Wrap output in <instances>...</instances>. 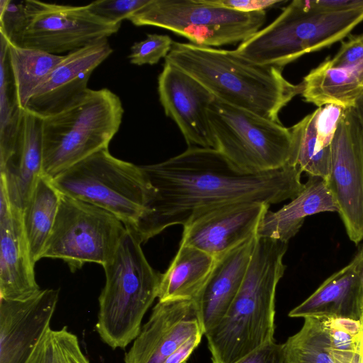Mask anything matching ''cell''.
<instances>
[{
    "label": "cell",
    "instance_id": "obj_1",
    "mask_svg": "<svg viewBox=\"0 0 363 363\" xmlns=\"http://www.w3.org/2000/svg\"><path fill=\"white\" fill-rule=\"evenodd\" d=\"M140 167L147 191L133 229L143 243L168 227L184 226L221 206L240 202L277 204L294 199L304 186L297 165L245 174L213 148L188 147L165 161Z\"/></svg>",
    "mask_w": 363,
    "mask_h": 363
},
{
    "label": "cell",
    "instance_id": "obj_2",
    "mask_svg": "<svg viewBox=\"0 0 363 363\" xmlns=\"http://www.w3.org/2000/svg\"><path fill=\"white\" fill-rule=\"evenodd\" d=\"M164 59L215 98L278 123L281 109L303 90L302 83L285 79L282 69L250 62L234 50L173 42Z\"/></svg>",
    "mask_w": 363,
    "mask_h": 363
},
{
    "label": "cell",
    "instance_id": "obj_3",
    "mask_svg": "<svg viewBox=\"0 0 363 363\" xmlns=\"http://www.w3.org/2000/svg\"><path fill=\"white\" fill-rule=\"evenodd\" d=\"M288 242L258 237L241 287L220 322L204 335L212 363H235L275 341V296Z\"/></svg>",
    "mask_w": 363,
    "mask_h": 363
},
{
    "label": "cell",
    "instance_id": "obj_4",
    "mask_svg": "<svg viewBox=\"0 0 363 363\" xmlns=\"http://www.w3.org/2000/svg\"><path fill=\"white\" fill-rule=\"evenodd\" d=\"M126 230L104 266L106 282L99 297L96 330L111 349H124L139 335L143 319L157 298L161 274L148 263L133 228Z\"/></svg>",
    "mask_w": 363,
    "mask_h": 363
},
{
    "label": "cell",
    "instance_id": "obj_5",
    "mask_svg": "<svg viewBox=\"0 0 363 363\" xmlns=\"http://www.w3.org/2000/svg\"><path fill=\"white\" fill-rule=\"evenodd\" d=\"M124 110L110 89H87L57 113L43 118L42 175L52 179L108 145Z\"/></svg>",
    "mask_w": 363,
    "mask_h": 363
},
{
    "label": "cell",
    "instance_id": "obj_6",
    "mask_svg": "<svg viewBox=\"0 0 363 363\" xmlns=\"http://www.w3.org/2000/svg\"><path fill=\"white\" fill-rule=\"evenodd\" d=\"M362 21L363 10L330 12L311 6L308 0H294L234 52L250 62L282 69L342 40Z\"/></svg>",
    "mask_w": 363,
    "mask_h": 363
},
{
    "label": "cell",
    "instance_id": "obj_7",
    "mask_svg": "<svg viewBox=\"0 0 363 363\" xmlns=\"http://www.w3.org/2000/svg\"><path fill=\"white\" fill-rule=\"evenodd\" d=\"M62 194L96 206L134 228L143 213L147 184L140 166L101 150L51 179Z\"/></svg>",
    "mask_w": 363,
    "mask_h": 363
},
{
    "label": "cell",
    "instance_id": "obj_8",
    "mask_svg": "<svg viewBox=\"0 0 363 363\" xmlns=\"http://www.w3.org/2000/svg\"><path fill=\"white\" fill-rule=\"evenodd\" d=\"M208 116L216 150L240 172L258 174L293 165L290 128L216 98Z\"/></svg>",
    "mask_w": 363,
    "mask_h": 363
},
{
    "label": "cell",
    "instance_id": "obj_9",
    "mask_svg": "<svg viewBox=\"0 0 363 363\" xmlns=\"http://www.w3.org/2000/svg\"><path fill=\"white\" fill-rule=\"evenodd\" d=\"M128 20L136 26L160 27L191 43L213 48L249 39L264 23L266 11L242 12L206 0H150Z\"/></svg>",
    "mask_w": 363,
    "mask_h": 363
},
{
    "label": "cell",
    "instance_id": "obj_10",
    "mask_svg": "<svg viewBox=\"0 0 363 363\" xmlns=\"http://www.w3.org/2000/svg\"><path fill=\"white\" fill-rule=\"evenodd\" d=\"M125 230L123 222L110 212L61 194L41 258L62 259L72 272L85 263L104 266L114 255Z\"/></svg>",
    "mask_w": 363,
    "mask_h": 363
},
{
    "label": "cell",
    "instance_id": "obj_11",
    "mask_svg": "<svg viewBox=\"0 0 363 363\" xmlns=\"http://www.w3.org/2000/svg\"><path fill=\"white\" fill-rule=\"evenodd\" d=\"M25 19L15 45L52 55L77 50L108 39L121 24L108 22L84 6L24 1Z\"/></svg>",
    "mask_w": 363,
    "mask_h": 363
},
{
    "label": "cell",
    "instance_id": "obj_12",
    "mask_svg": "<svg viewBox=\"0 0 363 363\" xmlns=\"http://www.w3.org/2000/svg\"><path fill=\"white\" fill-rule=\"evenodd\" d=\"M327 185L347 236L363 240V128L353 107L345 108L330 145Z\"/></svg>",
    "mask_w": 363,
    "mask_h": 363
},
{
    "label": "cell",
    "instance_id": "obj_13",
    "mask_svg": "<svg viewBox=\"0 0 363 363\" xmlns=\"http://www.w3.org/2000/svg\"><path fill=\"white\" fill-rule=\"evenodd\" d=\"M203 333L194 300L159 301L124 356V363H163L189 337Z\"/></svg>",
    "mask_w": 363,
    "mask_h": 363
},
{
    "label": "cell",
    "instance_id": "obj_14",
    "mask_svg": "<svg viewBox=\"0 0 363 363\" xmlns=\"http://www.w3.org/2000/svg\"><path fill=\"white\" fill-rule=\"evenodd\" d=\"M158 94L165 115L176 123L188 147L216 148L208 116L215 97L207 89L164 62L158 77Z\"/></svg>",
    "mask_w": 363,
    "mask_h": 363
},
{
    "label": "cell",
    "instance_id": "obj_15",
    "mask_svg": "<svg viewBox=\"0 0 363 363\" xmlns=\"http://www.w3.org/2000/svg\"><path fill=\"white\" fill-rule=\"evenodd\" d=\"M59 292L47 289L22 301L0 298V363H28L50 328Z\"/></svg>",
    "mask_w": 363,
    "mask_h": 363
},
{
    "label": "cell",
    "instance_id": "obj_16",
    "mask_svg": "<svg viewBox=\"0 0 363 363\" xmlns=\"http://www.w3.org/2000/svg\"><path fill=\"white\" fill-rule=\"evenodd\" d=\"M269 205L240 202L213 209L184 225L180 245L197 248L216 258L257 236Z\"/></svg>",
    "mask_w": 363,
    "mask_h": 363
},
{
    "label": "cell",
    "instance_id": "obj_17",
    "mask_svg": "<svg viewBox=\"0 0 363 363\" xmlns=\"http://www.w3.org/2000/svg\"><path fill=\"white\" fill-rule=\"evenodd\" d=\"M113 51L104 39L64 55L35 90L25 110L43 118L64 109L89 89L92 72Z\"/></svg>",
    "mask_w": 363,
    "mask_h": 363
},
{
    "label": "cell",
    "instance_id": "obj_18",
    "mask_svg": "<svg viewBox=\"0 0 363 363\" xmlns=\"http://www.w3.org/2000/svg\"><path fill=\"white\" fill-rule=\"evenodd\" d=\"M0 184V298L22 301L41 289L35 277L22 211L11 204Z\"/></svg>",
    "mask_w": 363,
    "mask_h": 363
},
{
    "label": "cell",
    "instance_id": "obj_19",
    "mask_svg": "<svg viewBox=\"0 0 363 363\" xmlns=\"http://www.w3.org/2000/svg\"><path fill=\"white\" fill-rule=\"evenodd\" d=\"M42 118L24 110L14 147L0 162V183L11 204L21 211L42 176Z\"/></svg>",
    "mask_w": 363,
    "mask_h": 363
},
{
    "label": "cell",
    "instance_id": "obj_20",
    "mask_svg": "<svg viewBox=\"0 0 363 363\" xmlns=\"http://www.w3.org/2000/svg\"><path fill=\"white\" fill-rule=\"evenodd\" d=\"M257 236L252 237L223 255L216 264L196 300L204 335L226 313L243 282Z\"/></svg>",
    "mask_w": 363,
    "mask_h": 363
},
{
    "label": "cell",
    "instance_id": "obj_21",
    "mask_svg": "<svg viewBox=\"0 0 363 363\" xmlns=\"http://www.w3.org/2000/svg\"><path fill=\"white\" fill-rule=\"evenodd\" d=\"M362 315L361 284L353 259L289 313L291 318L335 317L360 321Z\"/></svg>",
    "mask_w": 363,
    "mask_h": 363
},
{
    "label": "cell",
    "instance_id": "obj_22",
    "mask_svg": "<svg viewBox=\"0 0 363 363\" xmlns=\"http://www.w3.org/2000/svg\"><path fill=\"white\" fill-rule=\"evenodd\" d=\"M323 212H337V203L326 181L309 176L301 191L277 211H268L257 236L288 242L299 231L306 217Z\"/></svg>",
    "mask_w": 363,
    "mask_h": 363
},
{
    "label": "cell",
    "instance_id": "obj_23",
    "mask_svg": "<svg viewBox=\"0 0 363 363\" xmlns=\"http://www.w3.org/2000/svg\"><path fill=\"white\" fill-rule=\"evenodd\" d=\"M216 259L217 258L197 248L180 245L168 269L161 274L158 301H196Z\"/></svg>",
    "mask_w": 363,
    "mask_h": 363
},
{
    "label": "cell",
    "instance_id": "obj_24",
    "mask_svg": "<svg viewBox=\"0 0 363 363\" xmlns=\"http://www.w3.org/2000/svg\"><path fill=\"white\" fill-rule=\"evenodd\" d=\"M301 83V95L308 103L318 107L329 104L353 107L363 94V65L334 68L325 60L305 76Z\"/></svg>",
    "mask_w": 363,
    "mask_h": 363
},
{
    "label": "cell",
    "instance_id": "obj_25",
    "mask_svg": "<svg viewBox=\"0 0 363 363\" xmlns=\"http://www.w3.org/2000/svg\"><path fill=\"white\" fill-rule=\"evenodd\" d=\"M61 193L51 179L41 176L22 211L23 224L32 262L41 259L57 214Z\"/></svg>",
    "mask_w": 363,
    "mask_h": 363
},
{
    "label": "cell",
    "instance_id": "obj_26",
    "mask_svg": "<svg viewBox=\"0 0 363 363\" xmlns=\"http://www.w3.org/2000/svg\"><path fill=\"white\" fill-rule=\"evenodd\" d=\"M7 51L16 96L20 107L25 110L35 90L41 84L64 55L50 54L10 43Z\"/></svg>",
    "mask_w": 363,
    "mask_h": 363
},
{
    "label": "cell",
    "instance_id": "obj_27",
    "mask_svg": "<svg viewBox=\"0 0 363 363\" xmlns=\"http://www.w3.org/2000/svg\"><path fill=\"white\" fill-rule=\"evenodd\" d=\"M7 45V40L0 34V161L14 147L24 111L18 102Z\"/></svg>",
    "mask_w": 363,
    "mask_h": 363
},
{
    "label": "cell",
    "instance_id": "obj_28",
    "mask_svg": "<svg viewBox=\"0 0 363 363\" xmlns=\"http://www.w3.org/2000/svg\"><path fill=\"white\" fill-rule=\"evenodd\" d=\"M315 110L289 128L293 142L292 164L309 176L326 180L330 169V147L322 148L315 129Z\"/></svg>",
    "mask_w": 363,
    "mask_h": 363
},
{
    "label": "cell",
    "instance_id": "obj_29",
    "mask_svg": "<svg viewBox=\"0 0 363 363\" xmlns=\"http://www.w3.org/2000/svg\"><path fill=\"white\" fill-rule=\"evenodd\" d=\"M286 363H335L323 319L306 317L301 328L283 343Z\"/></svg>",
    "mask_w": 363,
    "mask_h": 363
},
{
    "label": "cell",
    "instance_id": "obj_30",
    "mask_svg": "<svg viewBox=\"0 0 363 363\" xmlns=\"http://www.w3.org/2000/svg\"><path fill=\"white\" fill-rule=\"evenodd\" d=\"M28 363H90L78 337L63 327L49 328L35 347Z\"/></svg>",
    "mask_w": 363,
    "mask_h": 363
},
{
    "label": "cell",
    "instance_id": "obj_31",
    "mask_svg": "<svg viewBox=\"0 0 363 363\" xmlns=\"http://www.w3.org/2000/svg\"><path fill=\"white\" fill-rule=\"evenodd\" d=\"M173 41L167 35L147 34L145 40L135 42L130 48V62L135 65H155L166 57Z\"/></svg>",
    "mask_w": 363,
    "mask_h": 363
},
{
    "label": "cell",
    "instance_id": "obj_32",
    "mask_svg": "<svg viewBox=\"0 0 363 363\" xmlns=\"http://www.w3.org/2000/svg\"><path fill=\"white\" fill-rule=\"evenodd\" d=\"M150 0H99L86 5L88 9L99 18L115 24L129 19Z\"/></svg>",
    "mask_w": 363,
    "mask_h": 363
},
{
    "label": "cell",
    "instance_id": "obj_33",
    "mask_svg": "<svg viewBox=\"0 0 363 363\" xmlns=\"http://www.w3.org/2000/svg\"><path fill=\"white\" fill-rule=\"evenodd\" d=\"M25 19L24 1L0 0V34L16 45Z\"/></svg>",
    "mask_w": 363,
    "mask_h": 363
},
{
    "label": "cell",
    "instance_id": "obj_34",
    "mask_svg": "<svg viewBox=\"0 0 363 363\" xmlns=\"http://www.w3.org/2000/svg\"><path fill=\"white\" fill-rule=\"evenodd\" d=\"M345 108L333 104L318 107L315 116V129L318 143L322 148H328L337 129Z\"/></svg>",
    "mask_w": 363,
    "mask_h": 363
},
{
    "label": "cell",
    "instance_id": "obj_35",
    "mask_svg": "<svg viewBox=\"0 0 363 363\" xmlns=\"http://www.w3.org/2000/svg\"><path fill=\"white\" fill-rule=\"evenodd\" d=\"M327 62L334 68H351L363 65V33L351 35L342 41L340 49Z\"/></svg>",
    "mask_w": 363,
    "mask_h": 363
},
{
    "label": "cell",
    "instance_id": "obj_36",
    "mask_svg": "<svg viewBox=\"0 0 363 363\" xmlns=\"http://www.w3.org/2000/svg\"><path fill=\"white\" fill-rule=\"evenodd\" d=\"M235 363H286L283 344L269 342Z\"/></svg>",
    "mask_w": 363,
    "mask_h": 363
},
{
    "label": "cell",
    "instance_id": "obj_37",
    "mask_svg": "<svg viewBox=\"0 0 363 363\" xmlns=\"http://www.w3.org/2000/svg\"><path fill=\"white\" fill-rule=\"evenodd\" d=\"M208 3L228 9L242 11L252 12L265 10L281 4L279 0H206Z\"/></svg>",
    "mask_w": 363,
    "mask_h": 363
},
{
    "label": "cell",
    "instance_id": "obj_38",
    "mask_svg": "<svg viewBox=\"0 0 363 363\" xmlns=\"http://www.w3.org/2000/svg\"><path fill=\"white\" fill-rule=\"evenodd\" d=\"M308 2L316 9L330 12L363 10V0H308Z\"/></svg>",
    "mask_w": 363,
    "mask_h": 363
},
{
    "label": "cell",
    "instance_id": "obj_39",
    "mask_svg": "<svg viewBox=\"0 0 363 363\" xmlns=\"http://www.w3.org/2000/svg\"><path fill=\"white\" fill-rule=\"evenodd\" d=\"M203 335V333H199L189 337L173 352L163 363H186L193 352L200 344Z\"/></svg>",
    "mask_w": 363,
    "mask_h": 363
},
{
    "label": "cell",
    "instance_id": "obj_40",
    "mask_svg": "<svg viewBox=\"0 0 363 363\" xmlns=\"http://www.w3.org/2000/svg\"><path fill=\"white\" fill-rule=\"evenodd\" d=\"M352 259L355 263V267L358 273L361 284L362 315L360 322L363 324V245Z\"/></svg>",
    "mask_w": 363,
    "mask_h": 363
},
{
    "label": "cell",
    "instance_id": "obj_41",
    "mask_svg": "<svg viewBox=\"0 0 363 363\" xmlns=\"http://www.w3.org/2000/svg\"><path fill=\"white\" fill-rule=\"evenodd\" d=\"M353 108L363 128V94L355 101Z\"/></svg>",
    "mask_w": 363,
    "mask_h": 363
},
{
    "label": "cell",
    "instance_id": "obj_42",
    "mask_svg": "<svg viewBox=\"0 0 363 363\" xmlns=\"http://www.w3.org/2000/svg\"><path fill=\"white\" fill-rule=\"evenodd\" d=\"M362 332L359 337V363H363V324Z\"/></svg>",
    "mask_w": 363,
    "mask_h": 363
}]
</instances>
